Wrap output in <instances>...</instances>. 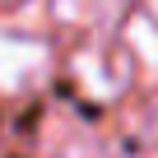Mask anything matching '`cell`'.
<instances>
[{"label":"cell","mask_w":158,"mask_h":158,"mask_svg":"<svg viewBox=\"0 0 158 158\" xmlns=\"http://www.w3.org/2000/svg\"><path fill=\"white\" fill-rule=\"evenodd\" d=\"M47 70V47L0 28V93H19Z\"/></svg>","instance_id":"6da1fadb"},{"label":"cell","mask_w":158,"mask_h":158,"mask_svg":"<svg viewBox=\"0 0 158 158\" xmlns=\"http://www.w3.org/2000/svg\"><path fill=\"white\" fill-rule=\"evenodd\" d=\"M126 42H130V51L139 56V65L149 70V79H158V23L153 19H130L126 23Z\"/></svg>","instance_id":"7a4b0ae2"},{"label":"cell","mask_w":158,"mask_h":158,"mask_svg":"<svg viewBox=\"0 0 158 158\" xmlns=\"http://www.w3.org/2000/svg\"><path fill=\"white\" fill-rule=\"evenodd\" d=\"M84 5H89V0H56V14L60 19H74V14H84Z\"/></svg>","instance_id":"3957f363"},{"label":"cell","mask_w":158,"mask_h":158,"mask_svg":"<svg viewBox=\"0 0 158 158\" xmlns=\"http://www.w3.org/2000/svg\"><path fill=\"white\" fill-rule=\"evenodd\" d=\"M153 5H158V0H153Z\"/></svg>","instance_id":"277c9868"}]
</instances>
